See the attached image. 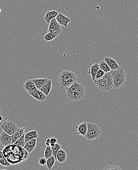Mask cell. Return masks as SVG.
I'll list each match as a JSON object with an SVG mask.
<instances>
[{"mask_svg": "<svg viewBox=\"0 0 138 170\" xmlns=\"http://www.w3.org/2000/svg\"><path fill=\"white\" fill-rule=\"evenodd\" d=\"M0 164L4 167H9L10 166V163L6 159L3 152L1 151H0Z\"/></svg>", "mask_w": 138, "mask_h": 170, "instance_id": "obj_23", "label": "cell"}, {"mask_svg": "<svg viewBox=\"0 0 138 170\" xmlns=\"http://www.w3.org/2000/svg\"><path fill=\"white\" fill-rule=\"evenodd\" d=\"M113 81V89H118L123 87L126 81V75L123 67L117 70L111 71Z\"/></svg>", "mask_w": 138, "mask_h": 170, "instance_id": "obj_4", "label": "cell"}, {"mask_svg": "<svg viewBox=\"0 0 138 170\" xmlns=\"http://www.w3.org/2000/svg\"><path fill=\"white\" fill-rule=\"evenodd\" d=\"M58 34L53 32H49L47 33L45 36H43L44 42H51L54 40L55 39L57 38L58 36Z\"/></svg>", "mask_w": 138, "mask_h": 170, "instance_id": "obj_22", "label": "cell"}, {"mask_svg": "<svg viewBox=\"0 0 138 170\" xmlns=\"http://www.w3.org/2000/svg\"><path fill=\"white\" fill-rule=\"evenodd\" d=\"M58 12L56 10H49L46 12L44 15V20L47 24L50 23V22L53 19L55 18L58 15Z\"/></svg>", "mask_w": 138, "mask_h": 170, "instance_id": "obj_14", "label": "cell"}, {"mask_svg": "<svg viewBox=\"0 0 138 170\" xmlns=\"http://www.w3.org/2000/svg\"><path fill=\"white\" fill-rule=\"evenodd\" d=\"M75 129L77 131V134L85 137L88 129L87 122H84L79 124L76 126Z\"/></svg>", "mask_w": 138, "mask_h": 170, "instance_id": "obj_13", "label": "cell"}, {"mask_svg": "<svg viewBox=\"0 0 138 170\" xmlns=\"http://www.w3.org/2000/svg\"><path fill=\"white\" fill-rule=\"evenodd\" d=\"M57 140L55 138H52L50 139V146L53 147L55 145V144L57 143Z\"/></svg>", "mask_w": 138, "mask_h": 170, "instance_id": "obj_32", "label": "cell"}, {"mask_svg": "<svg viewBox=\"0 0 138 170\" xmlns=\"http://www.w3.org/2000/svg\"><path fill=\"white\" fill-rule=\"evenodd\" d=\"M77 76L75 72L69 70H64L58 77V84L61 89L66 90L77 81Z\"/></svg>", "mask_w": 138, "mask_h": 170, "instance_id": "obj_1", "label": "cell"}, {"mask_svg": "<svg viewBox=\"0 0 138 170\" xmlns=\"http://www.w3.org/2000/svg\"><path fill=\"white\" fill-rule=\"evenodd\" d=\"M25 127H24L23 128H19L18 130H16L15 133L12 135V144H13L17 139L19 138L20 137H21L22 135L25 134Z\"/></svg>", "mask_w": 138, "mask_h": 170, "instance_id": "obj_18", "label": "cell"}, {"mask_svg": "<svg viewBox=\"0 0 138 170\" xmlns=\"http://www.w3.org/2000/svg\"><path fill=\"white\" fill-rule=\"evenodd\" d=\"M52 87V82L51 80L49 79L48 81L47 82V83L44 85V86H43L39 90L42 91L47 96H48L51 90Z\"/></svg>", "mask_w": 138, "mask_h": 170, "instance_id": "obj_20", "label": "cell"}, {"mask_svg": "<svg viewBox=\"0 0 138 170\" xmlns=\"http://www.w3.org/2000/svg\"><path fill=\"white\" fill-rule=\"evenodd\" d=\"M49 80V79L43 78L33 79L31 80L36 86L37 89L39 90L44 86V85L47 83Z\"/></svg>", "mask_w": 138, "mask_h": 170, "instance_id": "obj_15", "label": "cell"}, {"mask_svg": "<svg viewBox=\"0 0 138 170\" xmlns=\"http://www.w3.org/2000/svg\"><path fill=\"white\" fill-rule=\"evenodd\" d=\"M66 158H67V155L66 151L63 149H60L57 152L56 160H57L59 163L62 164L66 161Z\"/></svg>", "mask_w": 138, "mask_h": 170, "instance_id": "obj_17", "label": "cell"}, {"mask_svg": "<svg viewBox=\"0 0 138 170\" xmlns=\"http://www.w3.org/2000/svg\"><path fill=\"white\" fill-rule=\"evenodd\" d=\"M66 94L69 100L77 101L84 97L85 89L83 85L76 81L66 90Z\"/></svg>", "mask_w": 138, "mask_h": 170, "instance_id": "obj_2", "label": "cell"}, {"mask_svg": "<svg viewBox=\"0 0 138 170\" xmlns=\"http://www.w3.org/2000/svg\"><path fill=\"white\" fill-rule=\"evenodd\" d=\"M45 145L46 146H50V139H47L46 140Z\"/></svg>", "mask_w": 138, "mask_h": 170, "instance_id": "obj_33", "label": "cell"}, {"mask_svg": "<svg viewBox=\"0 0 138 170\" xmlns=\"http://www.w3.org/2000/svg\"><path fill=\"white\" fill-rule=\"evenodd\" d=\"M105 72H103V70H101V69H99L97 72L96 74V79H99L102 77L103 76L105 75Z\"/></svg>", "mask_w": 138, "mask_h": 170, "instance_id": "obj_30", "label": "cell"}, {"mask_svg": "<svg viewBox=\"0 0 138 170\" xmlns=\"http://www.w3.org/2000/svg\"><path fill=\"white\" fill-rule=\"evenodd\" d=\"M37 144V139H33L25 143L24 149L28 152L31 153L34 150Z\"/></svg>", "mask_w": 138, "mask_h": 170, "instance_id": "obj_12", "label": "cell"}, {"mask_svg": "<svg viewBox=\"0 0 138 170\" xmlns=\"http://www.w3.org/2000/svg\"><path fill=\"white\" fill-rule=\"evenodd\" d=\"M55 160H55V158L53 155L47 159L46 164L47 166V169L49 170H51L53 168V166L55 163Z\"/></svg>", "mask_w": 138, "mask_h": 170, "instance_id": "obj_25", "label": "cell"}, {"mask_svg": "<svg viewBox=\"0 0 138 170\" xmlns=\"http://www.w3.org/2000/svg\"><path fill=\"white\" fill-rule=\"evenodd\" d=\"M61 31L62 30L61 26L58 24L55 18L52 19L49 23V26L48 29V33L53 32L59 35L61 34Z\"/></svg>", "mask_w": 138, "mask_h": 170, "instance_id": "obj_7", "label": "cell"}, {"mask_svg": "<svg viewBox=\"0 0 138 170\" xmlns=\"http://www.w3.org/2000/svg\"><path fill=\"white\" fill-rule=\"evenodd\" d=\"M100 69L103 70V72H105V73L111 72V69L109 66L107 64V63H106L104 60L101 61L98 64Z\"/></svg>", "mask_w": 138, "mask_h": 170, "instance_id": "obj_24", "label": "cell"}, {"mask_svg": "<svg viewBox=\"0 0 138 170\" xmlns=\"http://www.w3.org/2000/svg\"><path fill=\"white\" fill-rule=\"evenodd\" d=\"M87 132L85 139L88 140H93L98 139L101 135V131L97 124L92 123H87Z\"/></svg>", "mask_w": 138, "mask_h": 170, "instance_id": "obj_5", "label": "cell"}, {"mask_svg": "<svg viewBox=\"0 0 138 170\" xmlns=\"http://www.w3.org/2000/svg\"><path fill=\"white\" fill-rule=\"evenodd\" d=\"M99 65L97 63H95L94 64H93L91 67L88 69V74L91 75V79L93 80V81H94L96 80V74L98 70H99Z\"/></svg>", "mask_w": 138, "mask_h": 170, "instance_id": "obj_16", "label": "cell"}, {"mask_svg": "<svg viewBox=\"0 0 138 170\" xmlns=\"http://www.w3.org/2000/svg\"><path fill=\"white\" fill-rule=\"evenodd\" d=\"M28 94L33 97L34 98L36 99V100L40 101H43L46 100V96L40 90L38 89L33 92H28Z\"/></svg>", "mask_w": 138, "mask_h": 170, "instance_id": "obj_10", "label": "cell"}, {"mask_svg": "<svg viewBox=\"0 0 138 170\" xmlns=\"http://www.w3.org/2000/svg\"><path fill=\"white\" fill-rule=\"evenodd\" d=\"M46 161H47V159L45 158H41L39 160V163L40 165L44 166H45L46 164Z\"/></svg>", "mask_w": 138, "mask_h": 170, "instance_id": "obj_31", "label": "cell"}, {"mask_svg": "<svg viewBox=\"0 0 138 170\" xmlns=\"http://www.w3.org/2000/svg\"><path fill=\"white\" fill-rule=\"evenodd\" d=\"M39 138V134L37 130H33L24 134V140L25 143L30 140L37 139Z\"/></svg>", "mask_w": 138, "mask_h": 170, "instance_id": "obj_19", "label": "cell"}, {"mask_svg": "<svg viewBox=\"0 0 138 170\" xmlns=\"http://www.w3.org/2000/svg\"><path fill=\"white\" fill-rule=\"evenodd\" d=\"M12 136L3 131L0 135V144L1 146L6 147L12 144Z\"/></svg>", "mask_w": 138, "mask_h": 170, "instance_id": "obj_9", "label": "cell"}, {"mask_svg": "<svg viewBox=\"0 0 138 170\" xmlns=\"http://www.w3.org/2000/svg\"><path fill=\"white\" fill-rule=\"evenodd\" d=\"M1 12V9H0V13Z\"/></svg>", "mask_w": 138, "mask_h": 170, "instance_id": "obj_35", "label": "cell"}, {"mask_svg": "<svg viewBox=\"0 0 138 170\" xmlns=\"http://www.w3.org/2000/svg\"><path fill=\"white\" fill-rule=\"evenodd\" d=\"M25 142L24 140V134L22 135L21 137H20L19 138L16 140V141L13 144L14 145L18 146L20 147H24L25 144Z\"/></svg>", "mask_w": 138, "mask_h": 170, "instance_id": "obj_26", "label": "cell"}, {"mask_svg": "<svg viewBox=\"0 0 138 170\" xmlns=\"http://www.w3.org/2000/svg\"><path fill=\"white\" fill-rule=\"evenodd\" d=\"M102 170H122L121 168L113 164L109 165L108 166H106L104 168V169Z\"/></svg>", "mask_w": 138, "mask_h": 170, "instance_id": "obj_29", "label": "cell"}, {"mask_svg": "<svg viewBox=\"0 0 138 170\" xmlns=\"http://www.w3.org/2000/svg\"><path fill=\"white\" fill-rule=\"evenodd\" d=\"M23 87H24L25 90H26V92H27L28 93L33 92L37 90L36 86L34 85L33 82L31 81V80H27L26 82L25 83Z\"/></svg>", "mask_w": 138, "mask_h": 170, "instance_id": "obj_21", "label": "cell"}, {"mask_svg": "<svg viewBox=\"0 0 138 170\" xmlns=\"http://www.w3.org/2000/svg\"><path fill=\"white\" fill-rule=\"evenodd\" d=\"M104 61L109 66L111 69V71L117 70V69H118L120 68V66L118 65V63L116 62V61L112 58L106 57L104 58Z\"/></svg>", "mask_w": 138, "mask_h": 170, "instance_id": "obj_11", "label": "cell"}, {"mask_svg": "<svg viewBox=\"0 0 138 170\" xmlns=\"http://www.w3.org/2000/svg\"><path fill=\"white\" fill-rule=\"evenodd\" d=\"M0 127L3 129V131L10 136L12 135L19 128L17 124L12 120L4 121L1 124Z\"/></svg>", "mask_w": 138, "mask_h": 170, "instance_id": "obj_6", "label": "cell"}, {"mask_svg": "<svg viewBox=\"0 0 138 170\" xmlns=\"http://www.w3.org/2000/svg\"></svg>", "mask_w": 138, "mask_h": 170, "instance_id": "obj_36", "label": "cell"}, {"mask_svg": "<svg viewBox=\"0 0 138 170\" xmlns=\"http://www.w3.org/2000/svg\"><path fill=\"white\" fill-rule=\"evenodd\" d=\"M55 19L61 26H64L66 28L68 27V24L71 21V19L69 17L61 13H58L57 17H55Z\"/></svg>", "mask_w": 138, "mask_h": 170, "instance_id": "obj_8", "label": "cell"}, {"mask_svg": "<svg viewBox=\"0 0 138 170\" xmlns=\"http://www.w3.org/2000/svg\"><path fill=\"white\" fill-rule=\"evenodd\" d=\"M3 120V117L1 116H0V121H1Z\"/></svg>", "mask_w": 138, "mask_h": 170, "instance_id": "obj_34", "label": "cell"}, {"mask_svg": "<svg viewBox=\"0 0 138 170\" xmlns=\"http://www.w3.org/2000/svg\"><path fill=\"white\" fill-rule=\"evenodd\" d=\"M53 155V153L52 151L51 147V146H46L45 151H44V157L46 159L49 158Z\"/></svg>", "mask_w": 138, "mask_h": 170, "instance_id": "obj_27", "label": "cell"}, {"mask_svg": "<svg viewBox=\"0 0 138 170\" xmlns=\"http://www.w3.org/2000/svg\"><path fill=\"white\" fill-rule=\"evenodd\" d=\"M51 149L52 153H53V156H54L55 160H56L57 152H58V150H60V149H61V146L58 143H56L54 146L52 147Z\"/></svg>", "mask_w": 138, "mask_h": 170, "instance_id": "obj_28", "label": "cell"}, {"mask_svg": "<svg viewBox=\"0 0 138 170\" xmlns=\"http://www.w3.org/2000/svg\"><path fill=\"white\" fill-rule=\"evenodd\" d=\"M93 82L98 89L104 92H108L113 89V81L111 72L105 73L102 77L96 79Z\"/></svg>", "mask_w": 138, "mask_h": 170, "instance_id": "obj_3", "label": "cell"}]
</instances>
